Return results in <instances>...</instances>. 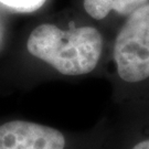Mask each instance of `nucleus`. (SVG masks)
Wrapping results in <instances>:
<instances>
[{"instance_id":"f257e3e1","label":"nucleus","mask_w":149,"mask_h":149,"mask_svg":"<svg viewBox=\"0 0 149 149\" xmlns=\"http://www.w3.org/2000/svg\"><path fill=\"white\" fill-rule=\"evenodd\" d=\"M102 47L103 39L95 28L62 30L50 23L38 26L27 42L28 51L33 56L69 76L92 72L100 61Z\"/></svg>"},{"instance_id":"f03ea898","label":"nucleus","mask_w":149,"mask_h":149,"mask_svg":"<svg viewBox=\"0 0 149 149\" xmlns=\"http://www.w3.org/2000/svg\"><path fill=\"white\" fill-rule=\"evenodd\" d=\"M119 77L128 83L149 77V2L129 15L114 45Z\"/></svg>"},{"instance_id":"7ed1b4c3","label":"nucleus","mask_w":149,"mask_h":149,"mask_svg":"<svg viewBox=\"0 0 149 149\" xmlns=\"http://www.w3.org/2000/svg\"><path fill=\"white\" fill-rule=\"evenodd\" d=\"M65 138L58 129L41 124L11 120L0 126V149H64Z\"/></svg>"},{"instance_id":"20e7f679","label":"nucleus","mask_w":149,"mask_h":149,"mask_svg":"<svg viewBox=\"0 0 149 149\" xmlns=\"http://www.w3.org/2000/svg\"><path fill=\"white\" fill-rule=\"evenodd\" d=\"M149 0H84V9L93 19L102 20L112 10L122 16H129Z\"/></svg>"},{"instance_id":"39448f33","label":"nucleus","mask_w":149,"mask_h":149,"mask_svg":"<svg viewBox=\"0 0 149 149\" xmlns=\"http://www.w3.org/2000/svg\"><path fill=\"white\" fill-rule=\"evenodd\" d=\"M44 0H0L1 3L19 11H30L37 9Z\"/></svg>"},{"instance_id":"423d86ee","label":"nucleus","mask_w":149,"mask_h":149,"mask_svg":"<svg viewBox=\"0 0 149 149\" xmlns=\"http://www.w3.org/2000/svg\"><path fill=\"white\" fill-rule=\"evenodd\" d=\"M133 149H149V139L138 143L136 146H134Z\"/></svg>"}]
</instances>
